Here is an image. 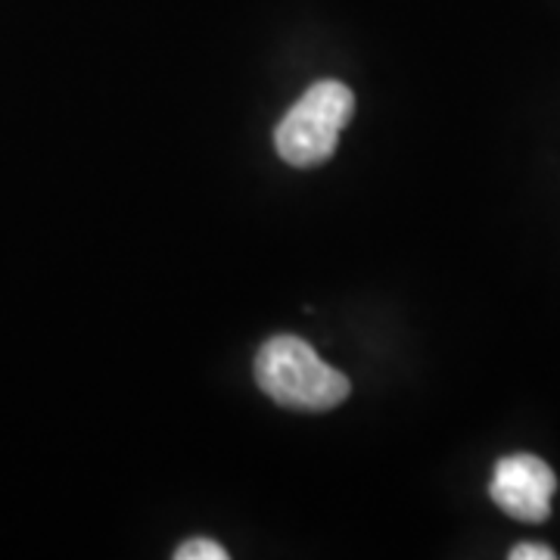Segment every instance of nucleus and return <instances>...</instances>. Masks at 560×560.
<instances>
[{"label":"nucleus","mask_w":560,"mask_h":560,"mask_svg":"<svg viewBox=\"0 0 560 560\" xmlns=\"http://www.w3.org/2000/svg\"><path fill=\"white\" fill-rule=\"evenodd\" d=\"M558 555L548 548V545H533V541H523L517 548H511V560H555Z\"/></svg>","instance_id":"39448f33"},{"label":"nucleus","mask_w":560,"mask_h":560,"mask_svg":"<svg viewBox=\"0 0 560 560\" xmlns=\"http://www.w3.org/2000/svg\"><path fill=\"white\" fill-rule=\"evenodd\" d=\"M558 492L555 470L536 455H508L495 464L489 495L508 517L523 523H545Z\"/></svg>","instance_id":"7ed1b4c3"},{"label":"nucleus","mask_w":560,"mask_h":560,"mask_svg":"<svg viewBox=\"0 0 560 560\" xmlns=\"http://www.w3.org/2000/svg\"><path fill=\"white\" fill-rule=\"evenodd\" d=\"M228 551L212 539H190L175 551V560H224Z\"/></svg>","instance_id":"20e7f679"},{"label":"nucleus","mask_w":560,"mask_h":560,"mask_svg":"<svg viewBox=\"0 0 560 560\" xmlns=\"http://www.w3.org/2000/svg\"><path fill=\"white\" fill-rule=\"evenodd\" d=\"M256 383L280 408L330 411L346 401L349 381L300 337H275L256 355Z\"/></svg>","instance_id":"f257e3e1"},{"label":"nucleus","mask_w":560,"mask_h":560,"mask_svg":"<svg viewBox=\"0 0 560 560\" xmlns=\"http://www.w3.org/2000/svg\"><path fill=\"white\" fill-rule=\"evenodd\" d=\"M355 113V94L342 81H318L280 119L278 156L293 168H315L334 156L340 131Z\"/></svg>","instance_id":"f03ea898"}]
</instances>
